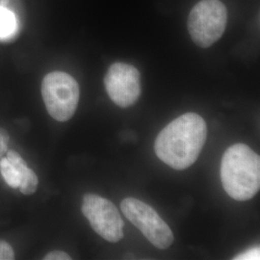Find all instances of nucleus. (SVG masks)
<instances>
[{
  "label": "nucleus",
  "instance_id": "6",
  "mask_svg": "<svg viewBox=\"0 0 260 260\" xmlns=\"http://www.w3.org/2000/svg\"><path fill=\"white\" fill-rule=\"evenodd\" d=\"M81 210L93 231L103 239L111 243L122 239L124 223L111 201L95 194H86Z\"/></svg>",
  "mask_w": 260,
  "mask_h": 260
},
{
  "label": "nucleus",
  "instance_id": "2",
  "mask_svg": "<svg viewBox=\"0 0 260 260\" xmlns=\"http://www.w3.org/2000/svg\"><path fill=\"white\" fill-rule=\"evenodd\" d=\"M221 181L233 200L245 202L259 191L260 157L245 144H235L223 153Z\"/></svg>",
  "mask_w": 260,
  "mask_h": 260
},
{
  "label": "nucleus",
  "instance_id": "14",
  "mask_svg": "<svg viewBox=\"0 0 260 260\" xmlns=\"http://www.w3.org/2000/svg\"><path fill=\"white\" fill-rule=\"evenodd\" d=\"M44 259L46 260H71L72 257L66 253L65 251H53L48 252L45 256Z\"/></svg>",
  "mask_w": 260,
  "mask_h": 260
},
{
  "label": "nucleus",
  "instance_id": "8",
  "mask_svg": "<svg viewBox=\"0 0 260 260\" xmlns=\"http://www.w3.org/2000/svg\"><path fill=\"white\" fill-rule=\"evenodd\" d=\"M17 25L15 15L10 10L0 6V38L12 36L17 30Z\"/></svg>",
  "mask_w": 260,
  "mask_h": 260
},
{
  "label": "nucleus",
  "instance_id": "3",
  "mask_svg": "<svg viewBox=\"0 0 260 260\" xmlns=\"http://www.w3.org/2000/svg\"><path fill=\"white\" fill-rule=\"evenodd\" d=\"M228 22V10L220 0H201L191 10L188 31L197 46L211 47L223 36Z\"/></svg>",
  "mask_w": 260,
  "mask_h": 260
},
{
  "label": "nucleus",
  "instance_id": "13",
  "mask_svg": "<svg viewBox=\"0 0 260 260\" xmlns=\"http://www.w3.org/2000/svg\"><path fill=\"white\" fill-rule=\"evenodd\" d=\"M235 260H258L260 259V250L258 247L249 249L234 257Z\"/></svg>",
  "mask_w": 260,
  "mask_h": 260
},
{
  "label": "nucleus",
  "instance_id": "4",
  "mask_svg": "<svg viewBox=\"0 0 260 260\" xmlns=\"http://www.w3.org/2000/svg\"><path fill=\"white\" fill-rule=\"evenodd\" d=\"M42 95L48 114L58 121H67L75 115L79 102V86L75 78L63 72L46 75Z\"/></svg>",
  "mask_w": 260,
  "mask_h": 260
},
{
  "label": "nucleus",
  "instance_id": "11",
  "mask_svg": "<svg viewBox=\"0 0 260 260\" xmlns=\"http://www.w3.org/2000/svg\"><path fill=\"white\" fill-rule=\"evenodd\" d=\"M6 158L8 159V161L14 166V168L19 172V175L28 168L26 162L20 157L19 153L15 150H8L6 152Z\"/></svg>",
  "mask_w": 260,
  "mask_h": 260
},
{
  "label": "nucleus",
  "instance_id": "7",
  "mask_svg": "<svg viewBox=\"0 0 260 260\" xmlns=\"http://www.w3.org/2000/svg\"><path fill=\"white\" fill-rule=\"evenodd\" d=\"M104 85L112 102L121 108L135 104L141 95L139 71L129 64L118 62L110 66Z\"/></svg>",
  "mask_w": 260,
  "mask_h": 260
},
{
  "label": "nucleus",
  "instance_id": "9",
  "mask_svg": "<svg viewBox=\"0 0 260 260\" xmlns=\"http://www.w3.org/2000/svg\"><path fill=\"white\" fill-rule=\"evenodd\" d=\"M0 174L8 185L12 188H19L20 177L19 172L10 163L8 159H0Z\"/></svg>",
  "mask_w": 260,
  "mask_h": 260
},
{
  "label": "nucleus",
  "instance_id": "5",
  "mask_svg": "<svg viewBox=\"0 0 260 260\" xmlns=\"http://www.w3.org/2000/svg\"><path fill=\"white\" fill-rule=\"evenodd\" d=\"M121 210L154 247L165 250L173 244L174 234L170 226L150 205L135 198H126L121 202Z\"/></svg>",
  "mask_w": 260,
  "mask_h": 260
},
{
  "label": "nucleus",
  "instance_id": "12",
  "mask_svg": "<svg viewBox=\"0 0 260 260\" xmlns=\"http://www.w3.org/2000/svg\"><path fill=\"white\" fill-rule=\"evenodd\" d=\"M15 258V252L9 243L0 240V260H12Z\"/></svg>",
  "mask_w": 260,
  "mask_h": 260
},
{
  "label": "nucleus",
  "instance_id": "10",
  "mask_svg": "<svg viewBox=\"0 0 260 260\" xmlns=\"http://www.w3.org/2000/svg\"><path fill=\"white\" fill-rule=\"evenodd\" d=\"M20 182H19V190L24 195H32L37 190L38 180L36 174L31 169H25L20 175Z\"/></svg>",
  "mask_w": 260,
  "mask_h": 260
},
{
  "label": "nucleus",
  "instance_id": "15",
  "mask_svg": "<svg viewBox=\"0 0 260 260\" xmlns=\"http://www.w3.org/2000/svg\"><path fill=\"white\" fill-rule=\"evenodd\" d=\"M0 139L9 142V135H8L7 131L3 128H0Z\"/></svg>",
  "mask_w": 260,
  "mask_h": 260
},
{
  "label": "nucleus",
  "instance_id": "1",
  "mask_svg": "<svg viewBox=\"0 0 260 260\" xmlns=\"http://www.w3.org/2000/svg\"><path fill=\"white\" fill-rule=\"evenodd\" d=\"M206 137L207 125L203 117L186 113L161 130L155 140L154 150L168 166L182 171L197 161Z\"/></svg>",
  "mask_w": 260,
  "mask_h": 260
}]
</instances>
